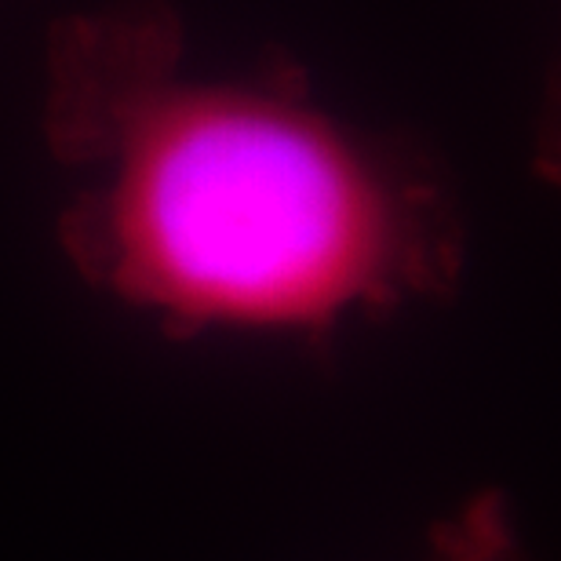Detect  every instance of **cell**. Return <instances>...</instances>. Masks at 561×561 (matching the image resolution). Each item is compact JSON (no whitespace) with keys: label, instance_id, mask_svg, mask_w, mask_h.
Listing matches in <instances>:
<instances>
[{"label":"cell","instance_id":"obj_1","mask_svg":"<svg viewBox=\"0 0 561 561\" xmlns=\"http://www.w3.org/2000/svg\"><path fill=\"white\" fill-rule=\"evenodd\" d=\"M44 139L73 179L62 260L168 340L321 343L463 285V205L431 157L288 70H190L172 0L55 22Z\"/></svg>","mask_w":561,"mask_h":561},{"label":"cell","instance_id":"obj_2","mask_svg":"<svg viewBox=\"0 0 561 561\" xmlns=\"http://www.w3.org/2000/svg\"><path fill=\"white\" fill-rule=\"evenodd\" d=\"M426 561H533L514 500L485 485L453 503L426 533Z\"/></svg>","mask_w":561,"mask_h":561}]
</instances>
